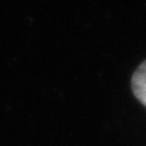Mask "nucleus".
I'll return each instance as SVG.
<instances>
[{
    "label": "nucleus",
    "mask_w": 146,
    "mask_h": 146,
    "mask_svg": "<svg viewBox=\"0 0 146 146\" xmlns=\"http://www.w3.org/2000/svg\"><path fill=\"white\" fill-rule=\"evenodd\" d=\"M132 91L137 100L146 106V60L132 76Z\"/></svg>",
    "instance_id": "obj_1"
}]
</instances>
